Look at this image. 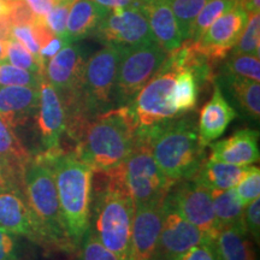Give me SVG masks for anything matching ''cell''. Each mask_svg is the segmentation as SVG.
Listing matches in <instances>:
<instances>
[{
    "mask_svg": "<svg viewBox=\"0 0 260 260\" xmlns=\"http://www.w3.org/2000/svg\"><path fill=\"white\" fill-rule=\"evenodd\" d=\"M172 260H219V256L213 240L211 242L200 243V245L191 247Z\"/></svg>",
    "mask_w": 260,
    "mask_h": 260,
    "instance_id": "cell-40",
    "label": "cell"
},
{
    "mask_svg": "<svg viewBox=\"0 0 260 260\" xmlns=\"http://www.w3.org/2000/svg\"><path fill=\"white\" fill-rule=\"evenodd\" d=\"M11 28L12 25L10 23L8 16H2L0 17V40L8 41L11 39Z\"/></svg>",
    "mask_w": 260,
    "mask_h": 260,
    "instance_id": "cell-45",
    "label": "cell"
},
{
    "mask_svg": "<svg viewBox=\"0 0 260 260\" xmlns=\"http://www.w3.org/2000/svg\"><path fill=\"white\" fill-rule=\"evenodd\" d=\"M11 39L17 40L19 44H22L30 53L34 56L35 59L40 65L39 59V53H40V46H39L37 39H35L34 32H32L31 25H12L11 28ZM41 68V65H40ZM42 70V68H41ZM44 71V70H42Z\"/></svg>",
    "mask_w": 260,
    "mask_h": 260,
    "instance_id": "cell-38",
    "label": "cell"
},
{
    "mask_svg": "<svg viewBox=\"0 0 260 260\" xmlns=\"http://www.w3.org/2000/svg\"><path fill=\"white\" fill-rule=\"evenodd\" d=\"M199 87L197 76L190 69L178 71L170 93V104L177 116L186 115L197 107Z\"/></svg>",
    "mask_w": 260,
    "mask_h": 260,
    "instance_id": "cell-26",
    "label": "cell"
},
{
    "mask_svg": "<svg viewBox=\"0 0 260 260\" xmlns=\"http://www.w3.org/2000/svg\"><path fill=\"white\" fill-rule=\"evenodd\" d=\"M241 2H243V0H237V4H239V3H241Z\"/></svg>",
    "mask_w": 260,
    "mask_h": 260,
    "instance_id": "cell-50",
    "label": "cell"
},
{
    "mask_svg": "<svg viewBox=\"0 0 260 260\" xmlns=\"http://www.w3.org/2000/svg\"><path fill=\"white\" fill-rule=\"evenodd\" d=\"M220 73L243 77L255 82L260 81V60L259 57L249 54L232 53L225 57V63L220 69Z\"/></svg>",
    "mask_w": 260,
    "mask_h": 260,
    "instance_id": "cell-29",
    "label": "cell"
},
{
    "mask_svg": "<svg viewBox=\"0 0 260 260\" xmlns=\"http://www.w3.org/2000/svg\"><path fill=\"white\" fill-rule=\"evenodd\" d=\"M167 56L168 53L157 41L121 47L116 75L115 105H128L157 73Z\"/></svg>",
    "mask_w": 260,
    "mask_h": 260,
    "instance_id": "cell-8",
    "label": "cell"
},
{
    "mask_svg": "<svg viewBox=\"0 0 260 260\" xmlns=\"http://www.w3.org/2000/svg\"><path fill=\"white\" fill-rule=\"evenodd\" d=\"M176 18L183 41L189 40L198 15L207 0H168Z\"/></svg>",
    "mask_w": 260,
    "mask_h": 260,
    "instance_id": "cell-28",
    "label": "cell"
},
{
    "mask_svg": "<svg viewBox=\"0 0 260 260\" xmlns=\"http://www.w3.org/2000/svg\"><path fill=\"white\" fill-rule=\"evenodd\" d=\"M249 168L205 159L191 180L210 190H225L235 187Z\"/></svg>",
    "mask_w": 260,
    "mask_h": 260,
    "instance_id": "cell-25",
    "label": "cell"
},
{
    "mask_svg": "<svg viewBox=\"0 0 260 260\" xmlns=\"http://www.w3.org/2000/svg\"><path fill=\"white\" fill-rule=\"evenodd\" d=\"M121 47L105 45L86 60L81 81L80 103L84 121L116 107V75Z\"/></svg>",
    "mask_w": 260,
    "mask_h": 260,
    "instance_id": "cell-6",
    "label": "cell"
},
{
    "mask_svg": "<svg viewBox=\"0 0 260 260\" xmlns=\"http://www.w3.org/2000/svg\"><path fill=\"white\" fill-rule=\"evenodd\" d=\"M0 260H18V242L15 234L0 226Z\"/></svg>",
    "mask_w": 260,
    "mask_h": 260,
    "instance_id": "cell-41",
    "label": "cell"
},
{
    "mask_svg": "<svg viewBox=\"0 0 260 260\" xmlns=\"http://www.w3.org/2000/svg\"><path fill=\"white\" fill-rule=\"evenodd\" d=\"M8 14V5L5 0H0V17Z\"/></svg>",
    "mask_w": 260,
    "mask_h": 260,
    "instance_id": "cell-48",
    "label": "cell"
},
{
    "mask_svg": "<svg viewBox=\"0 0 260 260\" xmlns=\"http://www.w3.org/2000/svg\"><path fill=\"white\" fill-rule=\"evenodd\" d=\"M53 2H54V3H56V2H58V0H53Z\"/></svg>",
    "mask_w": 260,
    "mask_h": 260,
    "instance_id": "cell-51",
    "label": "cell"
},
{
    "mask_svg": "<svg viewBox=\"0 0 260 260\" xmlns=\"http://www.w3.org/2000/svg\"><path fill=\"white\" fill-rule=\"evenodd\" d=\"M76 0H58L45 17V23L56 37H64L71 6Z\"/></svg>",
    "mask_w": 260,
    "mask_h": 260,
    "instance_id": "cell-36",
    "label": "cell"
},
{
    "mask_svg": "<svg viewBox=\"0 0 260 260\" xmlns=\"http://www.w3.org/2000/svg\"><path fill=\"white\" fill-rule=\"evenodd\" d=\"M4 60L15 65V67L21 68V69L28 70L30 73L40 74L44 76V71L41 70L40 65H39L34 56H32L23 45L19 44L15 39H10V40L6 41V52Z\"/></svg>",
    "mask_w": 260,
    "mask_h": 260,
    "instance_id": "cell-33",
    "label": "cell"
},
{
    "mask_svg": "<svg viewBox=\"0 0 260 260\" xmlns=\"http://www.w3.org/2000/svg\"><path fill=\"white\" fill-rule=\"evenodd\" d=\"M30 159L15 130L0 119V180L5 188L23 193L24 174Z\"/></svg>",
    "mask_w": 260,
    "mask_h": 260,
    "instance_id": "cell-16",
    "label": "cell"
},
{
    "mask_svg": "<svg viewBox=\"0 0 260 260\" xmlns=\"http://www.w3.org/2000/svg\"><path fill=\"white\" fill-rule=\"evenodd\" d=\"M162 201L135 207L130 235V260H154L162 224Z\"/></svg>",
    "mask_w": 260,
    "mask_h": 260,
    "instance_id": "cell-15",
    "label": "cell"
},
{
    "mask_svg": "<svg viewBox=\"0 0 260 260\" xmlns=\"http://www.w3.org/2000/svg\"><path fill=\"white\" fill-rule=\"evenodd\" d=\"M237 117L232 104L228 102L218 83L213 82V94L203 106L199 115L198 135L203 147L206 148L222 136L228 126Z\"/></svg>",
    "mask_w": 260,
    "mask_h": 260,
    "instance_id": "cell-19",
    "label": "cell"
},
{
    "mask_svg": "<svg viewBox=\"0 0 260 260\" xmlns=\"http://www.w3.org/2000/svg\"><path fill=\"white\" fill-rule=\"evenodd\" d=\"M8 5V16L11 25H31L37 19L24 0H5Z\"/></svg>",
    "mask_w": 260,
    "mask_h": 260,
    "instance_id": "cell-37",
    "label": "cell"
},
{
    "mask_svg": "<svg viewBox=\"0 0 260 260\" xmlns=\"http://www.w3.org/2000/svg\"><path fill=\"white\" fill-rule=\"evenodd\" d=\"M23 195L42 237V246L65 253L76 252L61 214L50 164L39 153L31 157L24 174Z\"/></svg>",
    "mask_w": 260,
    "mask_h": 260,
    "instance_id": "cell-5",
    "label": "cell"
},
{
    "mask_svg": "<svg viewBox=\"0 0 260 260\" xmlns=\"http://www.w3.org/2000/svg\"><path fill=\"white\" fill-rule=\"evenodd\" d=\"M109 10L93 0H76L68 16L64 38L71 44L92 37Z\"/></svg>",
    "mask_w": 260,
    "mask_h": 260,
    "instance_id": "cell-23",
    "label": "cell"
},
{
    "mask_svg": "<svg viewBox=\"0 0 260 260\" xmlns=\"http://www.w3.org/2000/svg\"><path fill=\"white\" fill-rule=\"evenodd\" d=\"M140 139L147 141L158 168L174 184L191 180L206 159L205 147L199 141L198 125L186 115L154 128Z\"/></svg>",
    "mask_w": 260,
    "mask_h": 260,
    "instance_id": "cell-4",
    "label": "cell"
},
{
    "mask_svg": "<svg viewBox=\"0 0 260 260\" xmlns=\"http://www.w3.org/2000/svg\"><path fill=\"white\" fill-rule=\"evenodd\" d=\"M232 53L249 54L259 57L260 54V16L259 14H249L247 23L240 35L239 40L234 46Z\"/></svg>",
    "mask_w": 260,
    "mask_h": 260,
    "instance_id": "cell-31",
    "label": "cell"
},
{
    "mask_svg": "<svg viewBox=\"0 0 260 260\" xmlns=\"http://www.w3.org/2000/svg\"><path fill=\"white\" fill-rule=\"evenodd\" d=\"M213 241L212 237L181 217L162 201V224L154 260H172L191 247Z\"/></svg>",
    "mask_w": 260,
    "mask_h": 260,
    "instance_id": "cell-13",
    "label": "cell"
},
{
    "mask_svg": "<svg viewBox=\"0 0 260 260\" xmlns=\"http://www.w3.org/2000/svg\"><path fill=\"white\" fill-rule=\"evenodd\" d=\"M248 14H260V0H243L239 3Z\"/></svg>",
    "mask_w": 260,
    "mask_h": 260,
    "instance_id": "cell-46",
    "label": "cell"
},
{
    "mask_svg": "<svg viewBox=\"0 0 260 260\" xmlns=\"http://www.w3.org/2000/svg\"><path fill=\"white\" fill-rule=\"evenodd\" d=\"M134 5L142 10L155 41L167 53L183 44L176 18L168 0H135Z\"/></svg>",
    "mask_w": 260,
    "mask_h": 260,
    "instance_id": "cell-21",
    "label": "cell"
},
{
    "mask_svg": "<svg viewBox=\"0 0 260 260\" xmlns=\"http://www.w3.org/2000/svg\"><path fill=\"white\" fill-rule=\"evenodd\" d=\"M42 77L40 74L21 69L5 60L0 61V87L27 86L39 88Z\"/></svg>",
    "mask_w": 260,
    "mask_h": 260,
    "instance_id": "cell-32",
    "label": "cell"
},
{
    "mask_svg": "<svg viewBox=\"0 0 260 260\" xmlns=\"http://www.w3.org/2000/svg\"><path fill=\"white\" fill-rule=\"evenodd\" d=\"M79 260H119L115 253L107 249L90 230H87L79 247Z\"/></svg>",
    "mask_w": 260,
    "mask_h": 260,
    "instance_id": "cell-34",
    "label": "cell"
},
{
    "mask_svg": "<svg viewBox=\"0 0 260 260\" xmlns=\"http://www.w3.org/2000/svg\"><path fill=\"white\" fill-rule=\"evenodd\" d=\"M93 2L98 3V4L104 6V8L115 9L133 5L135 3V0H93Z\"/></svg>",
    "mask_w": 260,
    "mask_h": 260,
    "instance_id": "cell-44",
    "label": "cell"
},
{
    "mask_svg": "<svg viewBox=\"0 0 260 260\" xmlns=\"http://www.w3.org/2000/svg\"><path fill=\"white\" fill-rule=\"evenodd\" d=\"M6 52V41L0 40V61L4 60Z\"/></svg>",
    "mask_w": 260,
    "mask_h": 260,
    "instance_id": "cell-47",
    "label": "cell"
},
{
    "mask_svg": "<svg viewBox=\"0 0 260 260\" xmlns=\"http://www.w3.org/2000/svg\"><path fill=\"white\" fill-rule=\"evenodd\" d=\"M249 14L236 4L218 17L197 41H190L194 50L213 65L224 60L239 40Z\"/></svg>",
    "mask_w": 260,
    "mask_h": 260,
    "instance_id": "cell-12",
    "label": "cell"
},
{
    "mask_svg": "<svg viewBox=\"0 0 260 260\" xmlns=\"http://www.w3.org/2000/svg\"><path fill=\"white\" fill-rule=\"evenodd\" d=\"M259 132L242 129L224 140L210 144L211 160L226 162L237 167H249L259 161Z\"/></svg>",
    "mask_w": 260,
    "mask_h": 260,
    "instance_id": "cell-18",
    "label": "cell"
},
{
    "mask_svg": "<svg viewBox=\"0 0 260 260\" xmlns=\"http://www.w3.org/2000/svg\"><path fill=\"white\" fill-rule=\"evenodd\" d=\"M236 197L242 206H247L260 197V169L251 165L239 183L234 187Z\"/></svg>",
    "mask_w": 260,
    "mask_h": 260,
    "instance_id": "cell-35",
    "label": "cell"
},
{
    "mask_svg": "<svg viewBox=\"0 0 260 260\" xmlns=\"http://www.w3.org/2000/svg\"><path fill=\"white\" fill-rule=\"evenodd\" d=\"M211 194H212L214 217L220 229L236 224H243L245 206H242L237 199L234 188L225 190H211Z\"/></svg>",
    "mask_w": 260,
    "mask_h": 260,
    "instance_id": "cell-27",
    "label": "cell"
},
{
    "mask_svg": "<svg viewBox=\"0 0 260 260\" xmlns=\"http://www.w3.org/2000/svg\"><path fill=\"white\" fill-rule=\"evenodd\" d=\"M139 138V136H138ZM124 180L134 206L162 201L174 186L158 168L147 141L140 139L124 164Z\"/></svg>",
    "mask_w": 260,
    "mask_h": 260,
    "instance_id": "cell-9",
    "label": "cell"
},
{
    "mask_svg": "<svg viewBox=\"0 0 260 260\" xmlns=\"http://www.w3.org/2000/svg\"><path fill=\"white\" fill-rule=\"evenodd\" d=\"M0 226L16 236H24L42 246L39 226L22 191L10 188L0 189Z\"/></svg>",
    "mask_w": 260,
    "mask_h": 260,
    "instance_id": "cell-17",
    "label": "cell"
},
{
    "mask_svg": "<svg viewBox=\"0 0 260 260\" xmlns=\"http://www.w3.org/2000/svg\"><path fill=\"white\" fill-rule=\"evenodd\" d=\"M70 44L64 37H54L52 40L48 42L46 46L40 48V53H39V59H40V65L45 73V68L51 58H53L56 54L63 48L65 45Z\"/></svg>",
    "mask_w": 260,
    "mask_h": 260,
    "instance_id": "cell-42",
    "label": "cell"
},
{
    "mask_svg": "<svg viewBox=\"0 0 260 260\" xmlns=\"http://www.w3.org/2000/svg\"><path fill=\"white\" fill-rule=\"evenodd\" d=\"M102 174L106 182L92 194L88 230L119 260H130L135 206L126 188L123 165Z\"/></svg>",
    "mask_w": 260,
    "mask_h": 260,
    "instance_id": "cell-2",
    "label": "cell"
},
{
    "mask_svg": "<svg viewBox=\"0 0 260 260\" xmlns=\"http://www.w3.org/2000/svg\"><path fill=\"white\" fill-rule=\"evenodd\" d=\"M39 88L27 86L0 87V119L11 129L25 125L37 116Z\"/></svg>",
    "mask_w": 260,
    "mask_h": 260,
    "instance_id": "cell-20",
    "label": "cell"
},
{
    "mask_svg": "<svg viewBox=\"0 0 260 260\" xmlns=\"http://www.w3.org/2000/svg\"><path fill=\"white\" fill-rule=\"evenodd\" d=\"M53 172L68 235L77 251L89 228L93 194V169L75 152H41Z\"/></svg>",
    "mask_w": 260,
    "mask_h": 260,
    "instance_id": "cell-3",
    "label": "cell"
},
{
    "mask_svg": "<svg viewBox=\"0 0 260 260\" xmlns=\"http://www.w3.org/2000/svg\"><path fill=\"white\" fill-rule=\"evenodd\" d=\"M2 188H5V187H4V184H3L2 180H0V189H2Z\"/></svg>",
    "mask_w": 260,
    "mask_h": 260,
    "instance_id": "cell-49",
    "label": "cell"
},
{
    "mask_svg": "<svg viewBox=\"0 0 260 260\" xmlns=\"http://www.w3.org/2000/svg\"><path fill=\"white\" fill-rule=\"evenodd\" d=\"M236 4L237 0H207L195 19L189 40L197 41L217 18L233 9Z\"/></svg>",
    "mask_w": 260,
    "mask_h": 260,
    "instance_id": "cell-30",
    "label": "cell"
},
{
    "mask_svg": "<svg viewBox=\"0 0 260 260\" xmlns=\"http://www.w3.org/2000/svg\"><path fill=\"white\" fill-rule=\"evenodd\" d=\"M220 89H225L234 104L246 118L259 123L260 119V84L255 81L220 73L216 79Z\"/></svg>",
    "mask_w": 260,
    "mask_h": 260,
    "instance_id": "cell-22",
    "label": "cell"
},
{
    "mask_svg": "<svg viewBox=\"0 0 260 260\" xmlns=\"http://www.w3.org/2000/svg\"><path fill=\"white\" fill-rule=\"evenodd\" d=\"M93 37L104 45L117 47H132L155 41L145 14L134 4L110 9Z\"/></svg>",
    "mask_w": 260,
    "mask_h": 260,
    "instance_id": "cell-10",
    "label": "cell"
},
{
    "mask_svg": "<svg viewBox=\"0 0 260 260\" xmlns=\"http://www.w3.org/2000/svg\"><path fill=\"white\" fill-rule=\"evenodd\" d=\"M138 140V126L129 106H116L86 123L75 140L74 152L94 172H107L124 164Z\"/></svg>",
    "mask_w": 260,
    "mask_h": 260,
    "instance_id": "cell-1",
    "label": "cell"
},
{
    "mask_svg": "<svg viewBox=\"0 0 260 260\" xmlns=\"http://www.w3.org/2000/svg\"><path fill=\"white\" fill-rule=\"evenodd\" d=\"M243 225L249 235L253 237L254 242L259 243L260 237V198H256L252 203L245 206L243 210Z\"/></svg>",
    "mask_w": 260,
    "mask_h": 260,
    "instance_id": "cell-39",
    "label": "cell"
},
{
    "mask_svg": "<svg viewBox=\"0 0 260 260\" xmlns=\"http://www.w3.org/2000/svg\"><path fill=\"white\" fill-rule=\"evenodd\" d=\"M177 73L165 58L157 73L128 104L138 126L139 138L178 117L170 104L171 88Z\"/></svg>",
    "mask_w": 260,
    "mask_h": 260,
    "instance_id": "cell-7",
    "label": "cell"
},
{
    "mask_svg": "<svg viewBox=\"0 0 260 260\" xmlns=\"http://www.w3.org/2000/svg\"><path fill=\"white\" fill-rule=\"evenodd\" d=\"M24 2L27 3L32 14L40 19H45L54 5L53 0H24Z\"/></svg>",
    "mask_w": 260,
    "mask_h": 260,
    "instance_id": "cell-43",
    "label": "cell"
},
{
    "mask_svg": "<svg viewBox=\"0 0 260 260\" xmlns=\"http://www.w3.org/2000/svg\"><path fill=\"white\" fill-rule=\"evenodd\" d=\"M39 107L35 118L42 152H54L60 147L61 136L67 132V115L63 102L53 86L42 77L39 86Z\"/></svg>",
    "mask_w": 260,
    "mask_h": 260,
    "instance_id": "cell-14",
    "label": "cell"
},
{
    "mask_svg": "<svg viewBox=\"0 0 260 260\" xmlns=\"http://www.w3.org/2000/svg\"><path fill=\"white\" fill-rule=\"evenodd\" d=\"M254 243L243 224L222 228L214 239L219 260H256Z\"/></svg>",
    "mask_w": 260,
    "mask_h": 260,
    "instance_id": "cell-24",
    "label": "cell"
},
{
    "mask_svg": "<svg viewBox=\"0 0 260 260\" xmlns=\"http://www.w3.org/2000/svg\"><path fill=\"white\" fill-rule=\"evenodd\" d=\"M164 204L174 209L184 219L201 232L216 239L220 228L214 217L212 194L193 180L181 181L170 188Z\"/></svg>",
    "mask_w": 260,
    "mask_h": 260,
    "instance_id": "cell-11",
    "label": "cell"
}]
</instances>
